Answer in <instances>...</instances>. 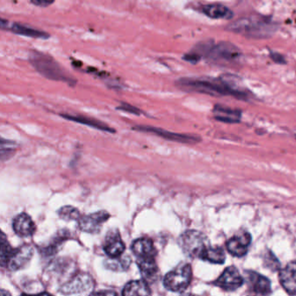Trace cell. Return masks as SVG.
<instances>
[{"label": "cell", "instance_id": "4316f807", "mask_svg": "<svg viewBox=\"0 0 296 296\" xmlns=\"http://www.w3.org/2000/svg\"><path fill=\"white\" fill-rule=\"evenodd\" d=\"M14 250L15 249H12V247L10 245L4 233H2L0 238V262L2 267L7 266L8 262L14 252Z\"/></svg>", "mask_w": 296, "mask_h": 296}, {"label": "cell", "instance_id": "83f0119b", "mask_svg": "<svg viewBox=\"0 0 296 296\" xmlns=\"http://www.w3.org/2000/svg\"><path fill=\"white\" fill-rule=\"evenodd\" d=\"M58 215L65 221H78L81 217L80 212L72 206H65L58 210Z\"/></svg>", "mask_w": 296, "mask_h": 296}, {"label": "cell", "instance_id": "603a6c76", "mask_svg": "<svg viewBox=\"0 0 296 296\" xmlns=\"http://www.w3.org/2000/svg\"><path fill=\"white\" fill-rule=\"evenodd\" d=\"M104 267L115 272H124L130 268L131 259L129 255H121L118 257H109L104 261Z\"/></svg>", "mask_w": 296, "mask_h": 296}, {"label": "cell", "instance_id": "1f68e13d", "mask_svg": "<svg viewBox=\"0 0 296 296\" xmlns=\"http://www.w3.org/2000/svg\"><path fill=\"white\" fill-rule=\"evenodd\" d=\"M271 58L273 59V61L279 63V64H285L286 61L283 59V57L281 56L280 54L272 53L271 54Z\"/></svg>", "mask_w": 296, "mask_h": 296}, {"label": "cell", "instance_id": "4fadbf2b", "mask_svg": "<svg viewBox=\"0 0 296 296\" xmlns=\"http://www.w3.org/2000/svg\"><path fill=\"white\" fill-rule=\"evenodd\" d=\"M279 279L287 293L292 296L296 295V262H290L281 269Z\"/></svg>", "mask_w": 296, "mask_h": 296}, {"label": "cell", "instance_id": "ba28073f", "mask_svg": "<svg viewBox=\"0 0 296 296\" xmlns=\"http://www.w3.org/2000/svg\"><path fill=\"white\" fill-rule=\"evenodd\" d=\"M208 58L214 60L234 62L242 57L241 50L230 43L222 42L208 50Z\"/></svg>", "mask_w": 296, "mask_h": 296}, {"label": "cell", "instance_id": "7a4b0ae2", "mask_svg": "<svg viewBox=\"0 0 296 296\" xmlns=\"http://www.w3.org/2000/svg\"><path fill=\"white\" fill-rule=\"evenodd\" d=\"M277 28L276 23L266 17H247L228 24L227 30L250 39H262L272 37Z\"/></svg>", "mask_w": 296, "mask_h": 296}, {"label": "cell", "instance_id": "f546056e", "mask_svg": "<svg viewBox=\"0 0 296 296\" xmlns=\"http://www.w3.org/2000/svg\"><path fill=\"white\" fill-rule=\"evenodd\" d=\"M117 110L120 111H123V112H129V113H132L135 115H140L141 114V111L137 109L135 106H132L131 104H126V103H122L120 106L117 107Z\"/></svg>", "mask_w": 296, "mask_h": 296}, {"label": "cell", "instance_id": "2e32d148", "mask_svg": "<svg viewBox=\"0 0 296 296\" xmlns=\"http://www.w3.org/2000/svg\"><path fill=\"white\" fill-rule=\"evenodd\" d=\"M137 262L142 277L147 282H152L158 278V267L156 262V256L137 258Z\"/></svg>", "mask_w": 296, "mask_h": 296}, {"label": "cell", "instance_id": "30bf717a", "mask_svg": "<svg viewBox=\"0 0 296 296\" xmlns=\"http://www.w3.org/2000/svg\"><path fill=\"white\" fill-rule=\"evenodd\" d=\"M32 256L33 248L31 245H23L14 250L6 267L11 271H19L28 265V263L31 262Z\"/></svg>", "mask_w": 296, "mask_h": 296}, {"label": "cell", "instance_id": "f1b7e54d", "mask_svg": "<svg viewBox=\"0 0 296 296\" xmlns=\"http://www.w3.org/2000/svg\"><path fill=\"white\" fill-rule=\"evenodd\" d=\"M265 263L266 265L268 266L270 269H273V270H277L281 266L279 261L277 260L276 257L272 253L266 254Z\"/></svg>", "mask_w": 296, "mask_h": 296}, {"label": "cell", "instance_id": "277c9868", "mask_svg": "<svg viewBox=\"0 0 296 296\" xmlns=\"http://www.w3.org/2000/svg\"><path fill=\"white\" fill-rule=\"evenodd\" d=\"M179 244L188 257L203 259L205 251L209 248L206 235L196 230H187L180 236Z\"/></svg>", "mask_w": 296, "mask_h": 296}, {"label": "cell", "instance_id": "6da1fadb", "mask_svg": "<svg viewBox=\"0 0 296 296\" xmlns=\"http://www.w3.org/2000/svg\"><path fill=\"white\" fill-rule=\"evenodd\" d=\"M179 88L188 91L204 93L210 96H233L239 99L247 98V94L242 90L231 85L226 78H181L177 82Z\"/></svg>", "mask_w": 296, "mask_h": 296}, {"label": "cell", "instance_id": "ffe728a7", "mask_svg": "<svg viewBox=\"0 0 296 296\" xmlns=\"http://www.w3.org/2000/svg\"><path fill=\"white\" fill-rule=\"evenodd\" d=\"M9 30L15 34L32 39H47L50 37V34H48L46 31H39L38 29L19 23H13Z\"/></svg>", "mask_w": 296, "mask_h": 296}, {"label": "cell", "instance_id": "9a60e30c", "mask_svg": "<svg viewBox=\"0 0 296 296\" xmlns=\"http://www.w3.org/2000/svg\"><path fill=\"white\" fill-rule=\"evenodd\" d=\"M131 250L137 258H147L156 256L157 250L155 249L152 240L142 237L137 239L131 244Z\"/></svg>", "mask_w": 296, "mask_h": 296}, {"label": "cell", "instance_id": "cb8c5ba5", "mask_svg": "<svg viewBox=\"0 0 296 296\" xmlns=\"http://www.w3.org/2000/svg\"><path fill=\"white\" fill-rule=\"evenodd\" d=\"M69 234L70 233L69 231L61 230L60 232H58V234L55 235V237L51 240L50 244L43 249L44 255L50 256V255L57 254L60 250V247L63 245V243L66 242V240H68L69 238Z\"/></svg>", "mask_w": 296, "mask_h": 296}, {"label": "cell", "instance_id": "4dcf8cb0", "mask_svg": "<svg viewBox=\"0 0 296 296\" xmlns=\"http://www.w3.org/2000/svg\"><path fill=\"white\" fill-rule=\"evenodd\" d=\"M55 0H31V3L39 7L46 8L53 4Z\"/></svg>", "mask_w": 296, "mask_h": 296}, {"label": "cell", "instance_id": "5bb4252c", "mask_svg": "<svg viewBox=\"0 0 296 296\" xmlns=\"http://www.w3.org/2000/svg\"><path fill=\"white\" fill-rule=\"evenodd\" d=\"M251 242V235L249 233H244L231 238L227 242V250L232 255L241 257L247 254L248 248Z\"/></svg>", "mask_w": 296, "mask_h": 296}, {"label": "cell", "instance_id": "9c48e42d", "mask_svg": "<svg viewBox=\"0 0 296 296\" xmlns=\"http://www.w3.org/2000/svg\"><path fill=\"white\" fill-rule=\"evenodd\" d=\"M243 282V278L237 269L235 267H229L224 270L216 281H214V284L223 290L234 291L242 287Z\"/></svg>", "mask_w": 296, "mask_h": 296}, {"label": "cell", "instance_id": "7c38bea8", "mask_svg": "<svg viewBox=\"0 0 296 296\" xmlns=\"http://www.w3.org/2000/svg\"><path fill=\"white\" fill-rule=\"evenodd\" d=\"M13 230L20 237L31 236L36 231V225L31 216L26 213H21L13 219Z\"/></svg>", "mask_w": 296, "mask_h": 296}, {"label": "cell", "instance_id": "3957f363", "mask_svg": "<svg viewBox=\"0 0 296 296\" xmlns=\"http://www.w3.org/2000/svg\"><path fill=\"white\" fill-rule=\"evenodd\" d=\"M31 66L43 77L50 80L61 81L69 85L76 84V80L59 66L52 57L38 50H31L29 55Z\"/></svg>", "mask_w": 296, "mask_h": 296}, {"label": "cell", "instance_id": "8992f818", "mask_svg": "<svg viewBox=\"0 0 296 296\" xmlns=\"http://www.w3.org/2000/svg\"><path fill=\"white\" fill-rule=\"evenodd\" d=\"M94 287V280L91 274L77 273L69 277V280L62 284L59 292L63 295H76L90 291Z\"/></svg>", "mask_w": 296, "mask_h": 296}, {"label": "cell", "instance_id": "5b68a950", "mask_svg": "<svg viewBox=\"0 0 296 296\" xmlns=\"http://www.w3.org/2000/svg\"><path fill=\"white\" fill-rule=\"evenodd\" d=\"M192 280V269L189 264L179 266L169 271L163 279V286L171 292H182Z\"/></svg>", "mask_w": 296, "mask_h": 296}, {"label": "cell", "instance_id": "d6986e66", "mask_svg": "<svg viewBox=\"0 0 296 296\" xmlns=\"http://www.w3.org/2000/svg\"><path fill=\"white\" fill-rule=\"evenodd\" d=\"M250 282L252 290L257 295L266 296L271 293L270 281L262 274L255 272H250Z\"/></svg>", "mask_w": 296, "mask_h": 296}, {"label": "cell", "instance_id": "484cf974", "mask_svg": "<svg viewBox=\"0 0 296 296\" xmlns=\"http://www.w3.org/2000/svg\"><path fill=\"white\" fill-rule=\"evenodd\" d=\"M225 259H226V255L223 249H221L220 247H215V248L209 247L208 250L205 251L202 260L216 264H223Z\"/></svg>", "mask_w": 296, "mask_h": 296}, {"label": "cell", "instance_id": "d4e9b609", "mask_svg": "<svg viewBox=\"0 0 296 296\" xmlns=\"http://www.w3.org/2000/svg\"><path fill=\"white\" fill-rule=\"evenodd\" d=\"M63 117H65L66 119L70 120V121H74V122H77V123H83L85 125H88L91 127L96 128L98 130L104 131H110L112 132V129L105 125L104 123H102L100 121H96V120L92 119V118H89V117H85V116H82V115H66V114H63L61 115Z\"/></svg>", "mask_w": 296, "mask_h": 296}, {"label": "cell", "instance_id": "8fae6325", "mask_svg": "<svg viewBox=\"0 0 296 296\" xmlns=\"http://www.w3.org/2000/svg\"><path fill=\"white\" fill-rule=\"evenodd\" d=\"M104 250L109 257H118L125 251V244L117 229L109 231L104 241Z\"/></svg>", "mask_w": 296, "mask_h": 296}, {"label": "cell", "instance_id": "ac0fdd59", "mask_svg": "<svg viewBox=\"0 0 296 296\" xmlns=\"http://www.w3.org/2000/svg\"><path fill=\"white\" fill-rule=\"evenodd\" d=\"M205 15L213 20H230L234 13L227 6L221 4H206L202 8Z\"/></svg>", "mask_w": 296, "mask_h": 296}, {"label": "cell", "instance_id": "836d02e7", "mask_svg": "<svg viewBox=\"0 0 296 296\" xmlns=\"http://www.w3.org/2000/svg\"><path fill=\"white\" fill-rule=\"evenodd\" d=\"M4 295H8V296H11V295H10L9 293L5 292L4 289H2V290H1V294H0V296H4Z\"/></svg>", "mask_w": 296, "mask_h": 296}, {"label": "cell", "instance_id": "e0dca14e", "mask_svg": "<svg viewBox=\"0 0 296 296\" xmlns=\"http://www.w3.org/2000/svg\"><path fill=\"white\" fill-rule=\"evenodd\" d=\"M134 130L139 131H144V132H150L154 134L160 136L161 137L168 139V140H172L176 142H196V139L190 136H186V135L177 134V133H172L169 131H163L161 129L158 128L150 127V126H137L134 128Z\"/></svg>", "mask_w": 296, "mask_h": 296}, {"label": "cell", "instance_id": "7402d4cb", "mask_svg": "<svg viewBox=\"0 0 296 296\" xmlns=\"http://www.w3.org/2000/svg\"><path fill=\"white\" fill-rule=\"evenodd\" d=\"M215 117L225 123H238L241 120V112L232 110L229 108L216 105L214 109Z\"/></svg>", "mask_w": 296, "mask_h": 296}, {"label": "cell", "instance_id": "d6a6232c", "mask_svg": "<svg viewBox=\"0 0 296 296\" xmlns=\"http://www.w3.org/2000/svg\"><path fill=\"white\" fill-rule=\"evenodd\" d=\"M93 295H116V293L112 291H99V292L93 293Z\"/></svg>", "mask_w": 296, "mask_h": 296}, {"label": "cell", "instance_id": "52a82bcc", "mask_svg": "<svg viewBox=\"0 0 296 296\" xmlns=\"http://www.w3.org/2000/svg\"><path fill=\"white\" fill-rule=\"evenodd\" d=\"M110 216V214L104 210L83 215L78 220V226L84 232L89 234H97L100 232L102 225L107 222Z\"/></svg>", "mask_w": 296, "mask_h": 296}, {"label": "cell", "instance_id": "44dd1931", "mask_svg": "<svg viewBox=\"0 0 296 296\" xmlns=\"http://www.w3.org/2000/svg\"><path fill=\"white\" fill-rule=\"evenodd\" d=\"M123 296H149L151 295L149 283L144 279L131 281L124 286Z\"/></svg>", "mask_w": 296, "mask_h": 296}]
</instances>
